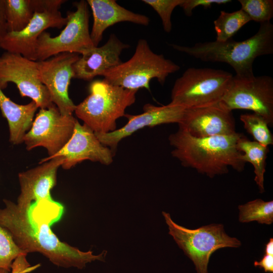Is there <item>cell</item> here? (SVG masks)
<instances>
[{"label": "cell", "instance_id": "6da1fadb", "mask_svg": "<svg viewBox=\"0 0 273 273\" xmlns=\"http://www.w3.org/2000/svg\"><path fill=\"white\" fill-rule=\"evenodd\" d=\"M0 208V225L11 235L24 253L38 252L54 265L64 268H84L88 263L104 261L107 251L94 255L91 250L82 251L61 241L51 225L61 217L63 207L56 201L32 204L28 211L20 209L16 203L4 199Z\"/></svg>", "mask_w": 273, "mask_h": 273}, {"label": "cell", "instance_id": "7a4b0ae2", "mask_svg": "<svg viewBox=\"0 0 273 273\" xmlns=\"http://www.w3.org/2000/svg\"><path fill=\"white\" fill-rule=\"evenodd\" d=\"M242 134L197 138L179 127L169 136L173 147L172 156L181 164L195 169L210 178L229 172L231 167L238 171L244 169L245 163L240 159L242 153L237 143Z\"/></svg>", "mask_w": 273, "mask_h": 273}, {"label": "cell", "instance_id": "3957f363", "mask_svg": "<svg viewBox=\"0 0 273 273\" xmlns=\"http://www.w3.org/2000/svg\"><path fill=\"white\" fill-rule=\"evenodd\" d=\"M169 46L202 61L228 64L237 76H250L254 75L253 64L255 59L273 53V25L270 22L261 23L257 32L243 41H237L232 38L222 42H197L191 47Z\"/></svg>", "mask_w": 273, "mask_h": 273}, {"label": "cell", "instance_id": "277c9868", "mask_svg": "<svg viewBox=\"0 0 273 273\" xmlns=\"http://www.w3.org/2000/svg\"><path fill=\"white\" fill-rule=\"evenodd\" d=\"M90 94L76 105L74 112L95 133H106L116 129L117 120L125 116L126 109L135 101L137 91L95 80L89 86Z\"/></svg>", "mask_w": 273, "mask_h": 273}, {"label": "cell", "instance_id": "5b68a950", "mask_svg": "<svg viewBox=\"0 0 273 273\" xmlns=\"http://www.w3.org/2000/svg\"><path fill=\"white\" fill-rule=\"evenodd\" d=\"M179 69V65L162 54L153 52L146 39H140L130 59L106 71L102 76L103 80L114 85L136 91L142 88L150 90L152 79H157L163 85L169 75Z\"/></svg>", "mask_w": 273, "mask_h": 273}, {"label": "cell", "instance_id": "8992f818", "mask_svg": "<svg viewBox=\"0 0 273 273\" xmlns=\"http://www.w3.org/2000/svg\"><path fill=\"white\" fill-rule=\"evenodd\" d=\"M233 77L223 70L189 68L175 80L169 103L187 109L220 102Z\"/></svg>", "mask_w": 273, "mask_h": 273}, {"label": "cell", "instance_id": "52a82bcc", "mask_svg": "<svg viewBox=\"0 0 273 273\" xmlns=\"http://www.w3.org/2000/svg\"><path fill=\"white\" fill-rule=\"evenodd\" d=\"M171 235L178 247L194 263L197 273H208L212 254L225 247L238 248L241 242L228 236L222 224H211L196 229H189L174 222L169 213L163 211Z\"/></svg>", "mask_w": 273, "mask_h": 273}, {"label": "cell", "instance_id": "ba28073f", "mask_svg": "<svg viewBox=\"0 0 273 273\" xmlns=\"http://www.w3.org/2000/svg\"><path fill=\"white\" fill-rule=\"evenodd\" d=\"M76 10L69 12L64 29L52 37L45 31L39 36L36 49V60L43 61L62 53L81 54L94 47L89 30V11L86 1L73 3Z\"/></svg>", "mask_w": 273, "mask_h": 273}, {"label": "cell", "instance_id": "9c48e42d", "mask_svg": "<svg viewBox=\"0 0 273 273\" xmlns=\"http://www.w3.org/2000/svg\"><path fill=\"white\" fill-rule=\"evenodd\" d=\"M227 108L250 110L273 126V79L268 75H233L221 101Z\"/></svg>", "mask_w": 273, "mask_h": 273}, {"label": "cell", "instance_id": "30bf717a", "mask_svg": "<svg viewBox=\"0 0 273 273\" xmlns=\"http://www.w3.org/2000/svg\"><path fill=\"white\" fill-rule=\"evenodd\" d=\"M15 83L22 97L31 98L40 109H47L54 104L50 94L42 83L38 62L22 55L5 52L0 56V87Z\"/></svg>", "mask_w": 273, "mask_h": 273}, {"label": "cell", "instance_id": "8fae6325", "mask_svg": "<svg viewBox=\"0 0 273 273\" xmlns=\"http://www.w3.org/2000/svg\"><path fill=\"white\" fill-rule=\"evenodd\" d=\"M76 121L72 115H62L55 104L40 109L24 135L26 149L43 147L48 151V157L54 156L71 138Z\"/></svg>", "mask_w": 273, "mask_h": 273}, {"label": "cell", "instance_id": "7c38bea8", "mask_svg": "<svg viewBox=\"0 0 273 273\" xmlns=\"http://www.w3.org/2000/svg\"><path fill=\"white\" fill-rule=\"evenodd\" d=\"M79 57L78 54L66 52L37 61L40 80L62 115H72L75 109L69 97L68 87L74 78L72 66Z\"/></svg>", "mask_w": 273, "mask_h": 273}, {"label": "cell", "instance_id": "4fadbf2b", "mask_svg": "<svg viewBox=\"0 0 273 273\" xmlns=\"http://www.w3.org/2000/svg\"><path fill=\"white\" fill-rule=\"evenodd\" d=\"M178 126L197 138L229 135L237 133L232 111L221 102L185 109Z\"/></svg>", "mask_w": 273, "mask_h": 273}, {"label": "cell", "instance_id": "5bb4252c", "mask_svg": "<svg viewBox=\"0 0 273 273\" xmlns=\"http://www.w3.org/2000/svg\"><path fill=\"white\" fill-rule=\"evenodd\" d=\"M114 155L113 151L100 142L89 127L84 123L80 124L77 120L73 134L65 146L54 156L44 158L39 163L63 157L64 162L62 167L65 169L86 160L108 165L113 162Z\"/></svg>", "mask_w": 273, "mask_h": 273}, {"label": "cell", "instance_id": "9a60e30c", "mask_svg": "<svg viewBox=\"0 0 273 273\" xmlns=\"http://www.w3.org/2000/svg\"><path fill=\"white\" fill-rule=\"evenodd\" d=\"M144 112L139 115L125 114L128 119L126 124L119 129L106 133H95L100 142L109 148L115 154L119 142L136 131L149 126L176 123L179 124L185 109L170 103L162 106L147 104L144 106Z\"/></svg>", "mask_w": 273, "mask_h": 273}, {"label": "cell", "instance_id": "2e32d148", "mask_svg": "<svg viewBox=\"0 0 273 273\" xmlns=\"http://www.w3.org/2000/svg\"><path fill=\"white\" fill-rule=\"evenodd\" d=\"M64 162V157H56L18 174L20 193L16 204L20 209L28 211L33 204L53 200L51 191L56 184L57 170Z\"/></svg>", "mask_w": 273, "mask_h": 273}, {"label": "cell", "instance_id": "e0dca14e", "mask_svg": "<svg viewBox=\"0 0 273 273\" xmlns=\"http://www.w3.org/2000/svg\"><path fill=\"white\" fill-rule=\"evenodd\" d=\"M67 19L59 10L35 12L31 20L23 30L8 32L0 42V48L6 52L18 54L35 61V49L40 34L48 28H61Z\"/></svg>", "mask_w": 273, "mask_h": 273}, {"label": "cell", "instance_id": "ac0fdd59", "mask_svg": "<svg viewBox=\"0 0 273 273\" xmlns=\"http://www.w3.org/2000/svg\"><path fill=\"white\" fill-rule=\"evenodd\" d=\"M129 47L115 34H111L104 45L94 47L81 54L72 66L74 78L89 81L96 76H102L106 71L122 62L120 56Z\"/></svg>", "mask_w": 273, "mask_h": 273}, {"label": "cell", "instance_id": "d6986e66", "mask_svg": "<svg viewBox=\"0 0 273 273\" xmlns=\"http://www.w3.org/2000/svg\"><path fill=\"white\" fill-rule=\"evenodd\" d=\"M93 16L90 37L94 46L98 47L104 32L108 27L120 22H129L148 26L150 18L132 12L117 4L115 0H87Z\"/></svg>", "mask_w": 273, "mask_h": 273}, {"label": "cell", "instance_id": "ffe728a7", "mask_svg": "<svg viewBox=\"0 0 273 273\" xmlns=\"http://www.w3.org/2000/svg\"><path fill=\"white\" fill-rule=\"evenodd\" d=\"M38 108L33 101L26 105L15 103L6 96L0 87V110L8 121L9 141L12 144L19 145L23 142L24 135L32 125Z\"/></svg>", "mask_w": 273, "mask_h": 273}, {"label": "cell", "instance_id": "44dd1931", "mask_svg": "<svg viewBox=\"0 0 273 273\" xmlns=\"http://www.w3.org/2000/svg\"><path fill=\"white\" fill-rule=\"evenodd\" d=\"M237 147L242 153L240 159L245 163L249 162L253 166L254 180L259 192H264V176L265 172L266 159L269 152L268 147L263 146L255 141H251L242 134Z\"/></svg>", "mask_w": 273, "mask_h": 273}, {"label": "cell", "instance_id": "7402d4cb", "mask_svg": "<svg viewBox=\"0 0 273 273\" xmlns=\"http://www.w3.org/2000/svg\"><path fill=\"white\" fill-rule=\"evenodd\" d=\"M4 5L8 32L23 30L34 13L31 0H4Z\"/></svg>", "mask_w": 273, "mask_h": 273}, {"label": "cell", "instance_id": "603a6c76", "mask_svg": "<svg viewBox=\"0 0 273 273\" xmlns=\"http://www.w3.org/2000/svg\"><path fill=\"white\" fill-rule=\"evenodd\" d=\"M251 21L242 9L229 13L221 11L218 17L214 21L216 41H225L232 37L246 24Z\"/></svg>", "mask_w": 273, "mask_h": 273}, {"label": "cell", "instance_id": "cb8c5ba5", "mask_svg": "<svg viewBox=\"0 0 273 273\" xmlns=\"http://www.w3.org/2000/svg\"><path fill=\"white\" fill-rule=\"evenodd\" d=\"M239 221L249 222L256 221L259 223L270 224L273 222V201H264L257 199L238 206Z\"/></svg>", "mask_w": 273, "mask_h": 273}, {"label": "cell", "instance_id": "d4e9b609", "mask_svg": "<svg viewBox=\"0 0 273 273\" xmlns=\"http://www.w3.org/2000/svg\"><path fill=\"white\" fill-rule=\"evenodd\" d=\"M240 120L254 141L266 147L273 145V135L267 121L263 117L254 113L244 114L240 116Z\"/></svg>", "mask_w": 273, "mask_h": 273}, {"label": "cell", "instance_id": "484cf974", "mask_svg": "<svg viewBox=\"0 0 273 273\" xmlns=\"http://www.w3.org/2000/svg\"><path fill=\"white\" fill-rule=\"evenodd\" d=\"M241 9L251 21L260 24L270 22L273 17L272 0H239Z\"/></svg>", "mask_w": 273, "mask_h": 273}, {"label": "cell", "instance_id": "4316f807", "mask_svg": "<svg viewBox=\"0 0 273 273\" xmlns=\"http://www.w3.org/2000/svg\"><path fill=\"white\" fill-rule=\"evenodd\" d=\"M22 254H26L18 247L10 233L0 225V269L10 271L14 260Z\"/></svg>", "mask_w": 273, "mask_h": 273}, {"label": "cell", "instance_id": "83f0119b", "mask_svg": "<svg viewBox=\"0 0 273 273\" xmlns=\"http://www.w3.org/2000/svg\"><path fill=\"white\" fill-rule=\"evenodd\" d=\"M151 6L159 16L164 30L170 32L172 29L171 17L174 9L179 6L183 0H143Z\"/></svg>", "mask_w": 273, "mask_h": 273}, {"label": "cell", "instance_id": "f1b7e54d", "mask_svg": "<svg viewBox=\"0 0 273 273\" xmlns=\"http://www.w3.org/2000/svg\"><path fill=\"white\" fill-rule=\"evenodd\" d=\"M230 0H183L179 7L188 16L192 15L193 10L199 6L205 8H210L212 5H223L231 3Z\"/></svg>", "mask_w": 273, "mask_h": 273}, {"label": "cell", "instance_id": "f546056e", "mask_svg": "<svg viewBox=\"0 0 273 273\" xmlns=\"http://www.w3.org/2000/svg\"><path fill=\"white\" fill-rule=\"evenodd\" d=\"M26 256L24 254L17 256L11 264L10 273H29L40 266L39 264L31 265Z\"/></svg>", "mask_w": 273, "mask_h": 273}, {"label": "cell", "instance_id": "4dcf8cb0", "mask_svg": "<svg viewBox=\"0 0 273 273\" xmlns=\"http://www.w3.org/2000/svg\"><path fill=\"white\" fill-rule=\"evenodd\" d=\"M66 2L64 0H31L34 12L58 11Z\"/></svg>", "mask_w": 273, "mask_h": 273}, {"label": "cell", "instance_id": "1f68e13d", "mask_svg": "<svg viewBox=\"0 0 273 273\" xmlns=\"http://www.w3.org/2000/svg\"><path fill=\"white\" fill-rule=\"evenodd\" d=\"M254 265L264 269L267 272H273V256L264 254L260 261H255Z\"/></svg>", "mask_w": 273, "mask_h": 273}, {"label": "cell", "instance_id": "d6a6232c", "mask_svg": "<svg viewBox=\"0 0 273 273\" xmlns=\"http://www.w3.org/2000/svg\"><path fill=\"white\" fill-rule=\"evenodd\" d=\"M8 32L5 16L4 0H0V42Z\"/></svg>", "mask_w": 273, "mask_h": 273}, {"label": "cell", "instance_id": "836d02e7", "mask_svg": "<svg viewBox=\"0 0 273 273\" xmlns=\"http://www.w3.org/2000/svg\"><path fill=\"white\" fill-rule=\"evenodd\" d=\"M264 252L265 254L273 256V239L272 238L265 244Z\"/></svg>", "mask_w": 273, "mask_h": 273}, {"label": "cell", "instance_id": "e575fe53", "mask_svg": "<svg viewBox=\"0 0 273 273\" xmlns=\"http://www.w3.org/2000/svg\"><path fill=\"white\" fill-rule=\"evenodd\" d=\"M0 273H10V271H8L7 270H5V269H0Z\"/></svg>", "mask_w": 273, "mask_h": 273}]
</instances>
